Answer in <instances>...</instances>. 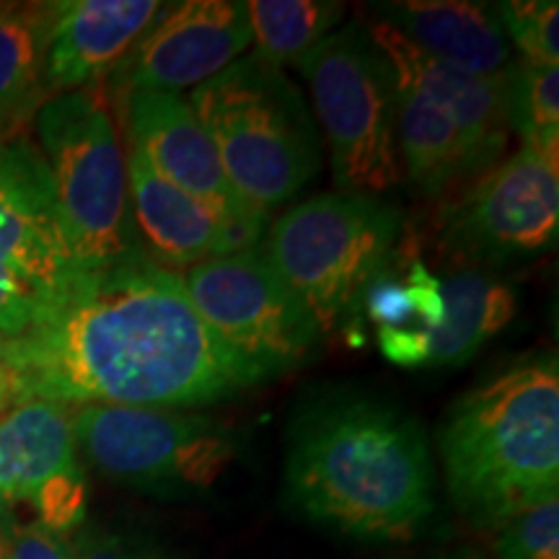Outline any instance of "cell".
Masks as SVG:
<instances>
[{
	"label": "cell",
	"instance_id": "1",
	"mask_svg": "<svg viewBox=\"0 0 559 559\" xmlns=\"http://www.w3.org/2000/svg\"><path fill=\"white\" fill-rule=\"evenodd\" d=\"M13 402L207 407L267 381L215 334L174 270L148 257L83 272L52 317L5 340Z\"/></svg>",
	"mask_w": 559,
	"mask_h": 559
},
{
	"label": "cell",
	"instance_id": "2",
	"mask_svg": "<svg viewBox=\"0 0 559 559\" xmlns=\"http://www.w3.org/2000/svg\"><path fill=\"white\" fill-rule=\"evenodd\" d=\"M285 487L304 519L360 542L409 539L436 508L419 423L366 396L311 404L293 423Z\"/></svg>",
	"mask_w": 559,
	"mask_h": 559
},
{
	"label": "cell",
	"instance_id": "3",
	"mask_svg": "<svg viewBox=\"0 0 559 559\" xmlns=\"http://www.w3.org/2000/svg\"><path fill=\"white\" fill-rule=\"evenodd\" d=\"M449 492L481 528L559 495V368L515 362L453 404L438 430Z\"/></svg>",
	"mask_w": 559,
	"mask_h": 559
},
{
	"label": "cell",
	"instance_id": "4",
	"mask_svg": "<svg viewBox=\"0 0 559 559\" xmlns=\"http://www.w3.org/2000/svg\"><path fill=\"white\" fill-rule=\"evenodd\" d=\"M190 107L236 192L270 215L317 177V124L283 68L243 55L192 88Z\"/></svg>",
	"mask_w": 559,
	"mask_h": 559
},
{
	"label": "cell",
	"instance_id": "5",
	"mask_svg": "<svg viewBox=\"0 0 559 559\" xmlns=\"http://www.w3.org/2000/svg\"><path fill=\"white\" fill-rule=\"evenodd\" d=\"M34 124L79 270H109L143 254L132 226L124 148L102 83L45 99Z\"/></svg>",
	"mask_w": 559,
	"mask_h": 559
},
{
	"label": "cell",
	"instance_id": "6",
	"mask_svg": "<svg viewBox=\"0 0 559 559\" xmlns=\"http://www.w3.org/2000/svg\"><path fill=\"white\" fill-rule=\"evenodd\" d=\"M400 226L396 207L373 194L330 192L280 215L260 251L319 330L332 332L389 267Z\"/></svg>",
	"mask_w": 559,
	"mask_h": 559
},
{
	"label": "cell",
	"instance_id": "7",
	"mask_svg": "<svg viewBox=\"0 0 559 559\" xmlns=\"http://www.w3.org/2000/svg\"><path fill=\"white\" fill-rule=\"evenodd\" d=\"M296 66L311 86L340 192L376 198L400 185L396 75L366 26L332 32Z\"/></svg>",
	"mask_w": 559,
	"mask_h": 559
},
{
	"label": "cell",
	"instance_id": "8",
	"mask_svg": "<svg viewBox=\"0 0 559 559\" xmlns=\"http://www.w3.org/2000/svg\"><path fill=\"white\" fill-rule=\"evenodd\" d=\"M75 451L117 485L153 495H200L239 456L234 432L181 409L86 404L73 412Z\"/></svg>",
	"mask_w": 559,
	"mask_h": 559
},
{
	"label": "cell",
	"instance_id": "9",
	"mask_svg": "<svg viewBox=\"0 0 559 559\" xmlns=\"http://www.w3.org/2000/svg\"><path fill=\"white\" fill-rule=\"evenodd\" d=\"M83 272L55 205L50 171L26 138L0 143V334L16 340L60 309Z\"/></svg>",
	"mask_w": 559,
	"mask_h": 559
},
{
	"label": "cell",
	"instance_id": "10",
	"mask_svg": "<svg viewBox=\"0 0 559 559\" xmlns=\"http://www.w3.org/2000/svg\"><path fill=\"white\" fill-rule=\"evenodd\" d=\"M179 277L210 330L264 379L300 366L317 347L319 324L260 249L215 257Z\"/></svg>",
	"mask_w": 559,
	"mask_h": 559
},
{
	"label": "cell",
	"instance_id": "11",
	"mask_svg": "<svg viewBox=\"0 0 559 559\" xmlns=\"http://www.w3.org/2000/svg\"><path fill=\"white\" fill-rule=\"evenodd\" d=\"M559 158L521 145L440 213V241L477 264H508L555 247Z\"/></svg>",
	"mask_w": 559,
	"mask_h": 559
},
{
	"label": "cell",
	"instance_id": "12",
	"mask_svg": "<svg viewBox=\"0 0 559 559\" xmlns=\"http://www.w3.org/2000/svg\"><path fill=\"white\" fill-rule=\"evenodd\" d=\"M251 45L247 3L187 0L164 5L128 58L111 70V91L198 88Z\"/></svg>",
	"mask_w": 559,
	"mask_h": 559
},
{
	"label": "cell",
	"instance_id": "13",
	"mask_svg": "<svg viewBox=\"0 0 559 559\" xmlns=\"http://www.w3.org/2000/svg\"><path fill=\"white\" fill-rule=\"evenodd\" d=\"M132 226L140 251L158 267L194 264L257 249L264 218H228L160 177L138 148L124 143Z\"/></svg>",
	"mask_w": 559,
	"mask_h": 559
},
{
	"label": "cell",
	"instance_id": "14",
	"mask_svg": "<svg viewBox=\"0 0 559 559\" xmlns=\"http://www.w3.org/2000/svg\"><path fill=\"white\" fill-rule=\"evenodd\" d=\"M124 143L151 160L153 169L190 198L205 202L228 218H264L230 187L218 153L194 117L190 102L166 91H124Z\"/></svg>",
	"mask_w": 559,
	"mask_h": 559
},
{
	"label": "cell",
	"instance_id": "15",
	"mask_svg": "<svg viewBox=\"0 0 559 559\" xmlns=\"http://www.w3.org/2000/svg\"><path fill=\"white\" fill-rule=\"evenodd\" d=\"M166 3L158 0H66L55 3L45 58L47 94H68L111 75Z\"/></svg>",
	"mask_w": 559,
	"mask_h": 559
},
{
	"label": "cell",
	"instance_id": "16",
	"mask_svg": "<svg viewBox=\"0 0 559 559\" xmlns=\"http://www.w3.org/2000/svg\"><path fill=\"white\" fill-rule=\"evenodd\" d=\"M376 16L417 50L443 66L477 79H506L513 68V47L502 32L498 11L469 0H400L376 3Z\"/></svg>",
	"mask_w": 559,
	"mask_h": 559
},
{
	"label": "cell",
	"instance_id": "17",
	"mask_svg": "<svg viewBox=\"0 0 559 559\" xmlns=\"http://www.w3.org/2000/svg\"><path fill=\"white\" fill-rule=\"evenodd\" d=\"M396 145L402 177L425 200H456L502 158L423 94L396 83Z\"/></svg>",
	"mask_w": 559,
	"mask_h": 559
},
{
	"label": "cell",
	"instance_id": "18",
	"mask_svg": "<svg viewBox=\"0 0 559 559\" xmlns=\"http://www.w3.org/2000/svg\"><path fill=\"white\" fill-rule=\"evenodd\" d=\"M370 39L379 45L394 68L396 83L407 86L425 99H430L464 128L479 145L502 158L510 140V122L506 109V79H477L461 73L456 68L432 60L430 55L417 50L412 41L391 29L383 21L366 26Z\"/></svg>",
	"mask_w": 559,
	"mask_h": 559
},
{
	"label": "cell",
	"instance_id": "19",
	"mask_svg": "<svg viewBox=\"0 0 559 559\" xmlns=\"http://www.w3.org/2000/svg\"><path fill=\"white\" fill-rule=\"evenodd\" d=\"M75 469L73 409L66 404L24 400L0 417V521L32 508L47 481Z\"/></svg>",
	"mask_w": 559,
	"mask_h": 559
},
{
	"label": "cell",
	"instance_id": "20",
	"mask_svg": "<svg viewBox=\"0 0 559 559\" xmlns=\"http://www.w3.org/2000/svg\"><path fill=\"white\" fill-rule=\"evenodd\" d=\"M443 321L428 334V366L459 368L469 362L519 311V293L506 280L466 270L440 280Z\"/></svg>",
	"mask_w": 559,
	"mask_h": 559
},
{
	"label": "cell",
	"instance_id": "21",
	"mask_svg": "<svg viewBox=\"0 0 559 559\" xmlns=\"http://www.w3.org/2000/svg\"><path fill=\"white\" fill-rule=\"evenodd\" d=\"M55 3H0V132L16 135L45 104V58Z\"/></svg>",
	"mask_w": 559,
	"mask_h": 559
},
{
	"label": "cell",
	"instance_id": "22",
	"mask_svg": "<svg viewBox=\"0 0 559 559\" xmlns=\"http://www.w3.org/2000/svg\"><path fill=\"white\" fill-rule=\"evenodd\" d=\"M251 41L262 60L272 66L298 62L319 41L330 37L345 19V3L337 0H251L247 3Z\"/></svg>",
	"mask_w": 559,
	"mask_h": 559
},
{
	"label": "cell",
	"instance_id": "23",
	"mask_svg": "<svg viewBox=\"0 0 559 559\" xmlns=\"http://www.w3.org/2000/svg\"><path fill=\"white\" fill-rule=\"evenodd\" d=\"M506 109L510 132L523 145L559 158V70L515 58L506 79Z\"/></svg>",
	"mask_w": 559,
	"mask_h": 559
},
{
	"label": "cell",
	"instance_id": "24",
	"mask_svg": "<svg viewBox=\"0 0 559 559\" xmlns=\"http://www.w3.org/2000/svg\"><path fill=\"white\" fill-rule=\"evenodd\" d=\"M502 32L523 60L557 66L559 5L555 0H508L495 5Z\"/></svg>",
	"mask_w": 559,
	"mask_h": 559
},
{
	"label": "cell",
	"instance_id": "25",
	"mask_svg": "<svg viewBox=\"0 0 559 559\" xmlns=\"http://www.w3.org/2000/svg\"><path fill=\"white\" fill-rule=\"evenodd\" d=\"M495 551L500 559H559V502H542L502 523Z\"/></svg>",
	"mask_w": 559,
	"mask_h": 559
},
{
	"label": "cell",
	"instance_id": "26",
	"mask_svg": "<svg viewBox=\"0 0 559 559\" xmlns=\"http://www.w3.org/2000/svg\"><path fill=\"white\" fill-rule=\"evenodd\" d=\"M86 506H88V487L86 477L81 469L60 474L52 481H47L39 489V495L32 502L34 519L39 526H45L52 534L66 536L73 534L83 526L86 519Z\"/></svg>",
	"mask_w": 559,
	"mask_h": 559
},
{
	"label": "cell",
	"instance_id": "27",
	"mask_svg": "<svg viewBox=\"0 0 559 559\" xmlns=\"http://www.w3.org/2000/svg\"><path fill=\"white\" fill-rule=\"evenodd\" d=\"M68 544L73 559H171L156 544L102 526H81Z\"/></svg>",
	"mask_w": 559,
	"mask_h": 559
},
{
	"label": "cell",
	"instance_id": "28",
	"mask_svg": "<svg viewBox=\"0 0 559 559\" xmlns=\"http://www.w3.org/2000/svg\"><path fill=\"white\" fill-rule=\"evenodd\" d=\"M11 559H73L66 536L52 534L37 521H3Z\"/></svg>",
	"mask_w": 559,
	"mask_h": 559
},
{
	"label": "cell",
	"instance_id": "29",
	"mask_svg": "<svg viewBox=\"0 0 559 559\" xmlns=\"http://www.w3.org/2000/svg\"><path fill=\"white\" fill-rule=\"evenodd\" d=\"M13 402V386H11V376L5 370L3 362H0V412H3L9 404Z\"/></svg>",
	"mask_w": 559,
	"mask_h": 559
},
{
	"label": "cell",
	"instance_id": "30",
	"mask_svg": "<svg viewBox=\"0 0 559 559\" xmlns=\"http://www.w3.org/2000/svg\"><path fill=\"white\" fill-rule=\"evenodd\" d=\"M0 559H11V557H9V542H5L3 526H0Z\"/></svg>",
	"mask_w": 559,
	"mask_h": 559
},
{
	"label": "cell",
	"instance_id": "31",
	"mask_svg": "<svg viewBox=\"0 0 559 559\" xmlns=\"http://www.w3.org/2000/svg\"><path fill=\"white\" fill-rule=\"evenodd\" d=\"M3 347H5V337H3V334H0V353H3Z\"/></svg>",
	"mask_w": 559,
	"mask_h": 559
},
{
	"label": "cell",
	"instance_id": "32",
	"mask_svg": "<svg viewBox=\"0 0 559 559\" xmlns=\"http://www.w3.org/2000/svg\"><path fill=\"white\" fill-rule=\"evenodd\" d=\"M3 140H5V138H3V132H0V143H3Z\"/></svg>",
	"mask_w": 559,
	"mask_h": 559
}]
</instances>
